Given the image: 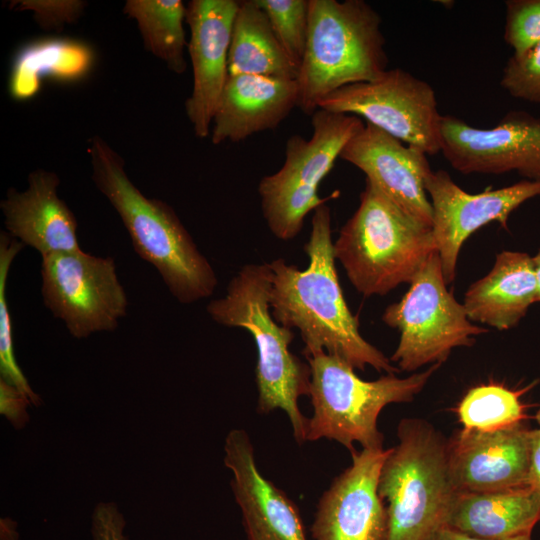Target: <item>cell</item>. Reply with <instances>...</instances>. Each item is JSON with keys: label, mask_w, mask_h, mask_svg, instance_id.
Returning <instances> with one entry per match:
<instances>
[{"label": "cell", "mask_w": 540, "mask_h": 540, "mask_svg": "<svg viewBox=\"0 0 540 540\" xmlns=\"http://www.w3.org/2000/svg\"><path fill=\"white\" fill-rule=\"evenodd\" d=\"M304 251L309 264L303 270L282 258L269 263V304L274 319L300 332L304 357L326 352L361 371L370 366L386 374L399 372L390 358L362 337L358 318L346 303L336 271L331 211L326 203L313 211Z\"/></svg>", "instance_id": "obj_1"}, {"label": "cell", "mask_w": 540, "mask_h": 540, "mask_svg": "<svg viewBox=\"0 0 540 540\" xmlns=\"http://www.w3.org/2000/svg\"><path fill=\"white\" fill-rule=\"evenodd\" d=\"M88 155L93 183L121 218L136 253L157 269L170 293L182 304L210 297L218 283L215 271L173 208L145 196L101 136L89 140Z\"/></svg>", "instance_id": "obj_2"}, {"label": "cell", "mask_w": 540, "mask_h": 540, "mask_svg": "<svg viewBox=\"0 0 540 540\" xmlns=\"http://www.w3.org/2000/svg\"><path fill=\"white\" fill-rule=\"evenodd\" d=\"M269 263L246 264L229 281L226 294L209 302L206 311L213 321L249 332L257 349L255 382L257 411L267 414L280 409L291 424L294 440L306 442L308 418L299 408L301 396H309L311 369L290 351L292 329L280 325L269 304Z\"/></svg>", "instance_id": "obj_3"}, {"label": "cell", "mask_w": 540, "mask_h": 540, "mask_svg": "<svg viewBox=\"0 0 540 540\" xmlns=\"http://www.w3.org/2000/svg\"><path fill=\"white\" fill-rule=\"evenodd\" d=\"M336 260L363 296H383L414 279L436 251L432 228L365 179L359 206L333 242Z\"/></svg>", "instance_id": "obj_4"}, {"label": "cell", "mask_w": 540, "mask_h": 540, "mask_svg": "<svg viewBox=\"0 0 540 540\" xmlns=\"http://www.w3.org/2000/svg\"><path fill=\"white\" fill-rule=\"evenodd\" d=\"M308 20L297 107L312 116L332 92L380 77L388 57L382 19L364 0H309Z\"/></svg>", "instance_id": "obj_5"}, {"label": "cell", "mask_w": 540, "mask_h": 540, "mask_svg": "<svg viewBox=\"0 0 540 540\" xmlns=\"http://www.w3.org/2000/svg\"><path fill=\"white\" fill-rule=\"evenodd\" d=\"M397 438L378 480L388 518L386 540H428L446 526L456 492L448 471V440L420 418L402 419Z\"/></svg>", "instance_id": "obj_6"}, {"label": "cell", "mask_w": 540, "mask_h": 540, "mask_svg": "<svg viewBox=\"0 0 540 540\" xmlns=\"http://www.w3.org/2000/svg\"><path fill=\"white\" fill-rule=\"evenodd\" d=\"M311 369L309 397L313 414L308 418L306 441L333 440L350 453L355 443L383 448L378 429L381 411L392 403L414 400L442 364L400 378L385 374L376 380L361 379L350 365L326 352L305 357Z\"/></svg>", "instance_id": "obj_7"}, {"label": "cell", "mask_w": 540, "mask_h": 540, "mask_svg": "<svg viewBox=\"0 0 540 540\" xmlns=\"http://www.w3.org/2000/svg\"><path fill=\"white\" fill-rule=\"evenodd\" d=\"M311 124V138L289 137L282 167L261 178L257 188L267 227L282 241L296 238L308 213L326 203L318 194L319 185L365 125L357 116L324 109L312 114Z\"/></svg>", "instance_id": "obj_8"}, {"label": "cell", "mask_w": 540, "mask_h": 540, "mask_svg": "<svg viewBox=\"0 0 540 540\" xmlns=\"http://www.w3.org/2000/svg\"><path fill=\"white\" fill-rule=\"evenodd\" d=\"M404 296L386 307L382 321L400 333L390 357L400 371L442 364L457 347L472 346L488 332L469 320L465 308L447 289L441 260L432 253Z\"/></svg>", "instance_id": "obj_9"}, {"label": "cell", "mask_w": 540, "mask_h": 540, "mask_svg": "<svg viewBox=\"0 0 540 540\" xmlns=\"http://www.w3.org/2000/svg\"><path fill=\"white\" fill-rule=\"evenodd\" d=\"M318 109L357 116L427 155L441 152V119L433 87L402 68L372 81L346 85Z\"/></svg>", "instance_id": "obj_10"}, {"label": "cell", "mask_w": 540, "mask_h": 540, "mask_svg": "<svg viewBox=\"0 0 540 540\" xmlns=\"http://www.w3.org/2000/svg\"><path fill=\"white\" fill-rule=\"evenodd\" d=\"M45 307L75 338L113 331L126 316L128 299L112 257L84 251L42 256Z\"/></svg>", "instance_id": "obj_11"}, {"label": "cell", "mask_w": 540, "mask_h": 540, "mask_svg": "<svg viewBox=\"0 0 540 540\" xmlns=\"http://www.w3.org/2000/svg\"><path fill=\"white\" fill-rule=\"evenodd\" d=\"M441 138V153L462 174L516 172L540 181V117L512 110L485 129L442 115Z\"/></svg>", "instance_id": "obj_12"}, {"label": "cell", "mask_w": 540, "mask_h": 540, "mask_svg": "<svg viewBox=\"0 0 540 540\" xmlns=\"http://www.w3.org/2000/svg\"><path fill=\"white\" fill-rule=\"evenodd\" d=\"M425 189L432 206V233L447 284L456 277L464 242L478 229L498 222L507 229L510 215L526 201L540 196V181L521 180L512 185L470 194L445 170L431 171Z\"/></svg>", "instance_id": "obj_13"}, {"label": "cell", "mask_w": 540, "mask_h": 540, "mask_svg": "<svg viewBox=\"0 0 540 540\" xmlns=\"http://www.w3.org/2000/svg\"><path fill=\"white\" fill-rule=\"evenodd\" d=\"M389 449L364 448L320 496L311 525L313 540H386L388 518L378 493Z\"/></svg>", "instance_id": "obj_14"}, {"label": "cell", "mask_w": 540, "mask_h": 540, "mask_svg": "<svg viewBox=\"0 0 540 540\" xmlns=\"http://www.w3.org/2000/svg\"><path fill=\"white\" fill-rule=\"evenodd\" d=\"M237 0H192L186 5L190 38L187 50L193 88L185 102L196 137L211 133L213 117L229 77L228 55Z\"/></svg>", "instance_id": "obj_15"}, {"label": "cell", "mask_w": 540, "mask_h": 540, "mask_svg": "<svg viewBox=\"0 0 540 540\" xmlns=\"http://www.w3.org/2000/svg\"><path fill=\"white\" fill-rule=\"evenodd\" d=\"M531 432L523 423L495 431H458L447 442L455 490L492 492L528 486Z\"/></svg>", "instance_id": "obj_16"}, {"label": "cell", "mask_w": 540, "mask_h": 540, "mask_svg": "<svg viewBox=\"0 0 540 540\" xmlns=\"http://www.w3.org/2000/svg\"><path fill=\"white\" fill-rule=\"evenodd\" d=\"M339 158L361 170L407 214L432 227V206L425 189L432 169L425 152L365 123Z\"/></svg>", "instance_id": "obj_17"}, {"label": "cell", "mask_w": 540, "mask_h": 540, "mask_svg": "<svg viewBox=\"0 0 540 540\" xmlns=\"http://www.w3.org/2000/svg\"><path fill=\"white\" fill-rule=\"evenodd\" d=\"M224 464L241 511L247 540H308L295 502L258 468L254 446L243 429L228 432Z\"/></svg>", "instance_id": "obj_18"}, {"label": "cell", "mask_w": 540, "mask_h": 540, "mask_svg": "<svg viewBox=\"0 0 540 540\" xmlns=\"http://www.w3.org/2000/svg\"><path fill=\"white\" fill-rule=\"evenodd\" d=\"M25 190L11 187L0 202L6 232L24 246L49 254L81 251L77 219L58 196V175L36 169L28 175Z\"/></svg>", "instance_id": "obj_19"}, {"label": "cell", "mask_w": 540, "mask_h": 540, "mask_svg": "<svg viewBox=\"0 0 540 540\" xmlns=\"http://www.w3.org/2000/svg\"><path fill=\"white\" fill-rule=\"evenodd\" d=\"M297 80L229 75L219 99L211 142H240L276 128L298 104Z\"/></svg>", "instance_id": "obj_20"}, {"label": "cell", "mask_w": 540, "mask_h": 540, "mask_svg": "<svg viewBox=\"0 0 540 540\" xmlns=\"http://www.w3.org/2000/svg\"><path fill=\"white\" fill-rule=\"evenodd\" d=\"M536 302L532 256L504 250L489 273L469 286L462 304L470 321L504 331L517 326Z\"/></svg>", "instance_id": "obj_21"}, {"label": "cell", "mask_w": 540, "mask_h": 540, "mask_svg": "<svg viewBox=\"0 0 540 540\" xmlns=\"http://www.w3.org/2000/svg\"><path fill=\"white\" fill-rule=\"evenodd\" d=\"M539 520L540 498L529 486L456 491L446 527L480 540H510L531 535Z\"/></svg>", "instance_id": "obj_22"}, {"label": "cell", "mask_w": 540, "mask_h": 540, "mask_svg": "<svg viewBox=\"0 0 540 540\" xmlns=\"http://www.w3.org/2000/svg\"><path fill=\"white\" fill-rule=\"evenodd\" d=\"M229 75L297 80L299 69L277 40L256 0L239 1L228 55Z\"/></svg>", "instance_id": "obj_23"}, {"label": "cell", "mask_w": 540, "mask_h": 540, "mask_svg": "<svg viewBox=\"0 0 540 540\" xmlns=\"http://www.w3.org/2000/svg\"><path fill=\"white\" fill-rule=\"evenodd\" d=\"M186 8L181 0H127L123 7L137 23L146 50L176 74L187 67Z\"/></svg>", "instance_id": "obj_24"}, {"label": "cell", "mask_w": 540, "mask_h": 540, "mask_svg": "<svg viewBox=\"0 0 540 540\" xmlns=\"http://www.w3.org/2000/svg\"><path fill=\"white\" fill-rule=\"evenodd\" d=\"M530 386L514 390L504 384L490 382L469 389L456 407L463 429L495 431L522 424L527 406L521 396Z\"/></svg>", "instance_id": "obj_25"}, {"label": "cell", "mask_w": 540, "mask_h": 540, "mask_svg": "<svg viewBox=\"0 0 540 540\" xmlns=\"http://www.w3.org/2000/svg\"><path fill=\"white\" fill-rule=\"evenodd\" d=\"M24 245L6 231L0 233V375L2 380L17 387L31 404L39 406L40 396L34 392L18 365L13 342V325L7 302V279L10 267Z\"/></svg>", "instance_id": "obj_26"}, {"label": "cell", "mask_w": 540, "mask_h": 540, "mask_svg": "<svg viewBox=\"0 0 540 540\" xmlns=\"http://www.w3.org/2000/svg\"><path fill=\"white\" fill-rule=\"evenodd\" d=\"M256 2L268 17L283 50L299 69L307 42L309 0H256Z\"/></svg>", "instance_id": "obj_27"}, {"label": "cell", "mask_w": 540, "mask_h": 540, "mask_svg": "<svg viewBox=\"0 0 540 540\" xmlns=\"http://www.w3.org/2000/svg\"><path fill=\"white\" fill-rule=\"evenodd\" d=\"M500 86L513 98L540 103V42L507 60Z\"/></svg>", "instance_id": "obj_28"}, {"label": "cell", "mask_w": 540, "mask_h": 540, "mask_svg": "<svg viewBox=\"0 0 540 540\" xmlns=\"http://www.w3.org/2000/svg\"><path fill=\"white\" fill-rule=\"evenodd\" d=\"M503 38L520 55L540 42V0H507Z\"/></svg>", "instance_id": "obj_29"}, {"label": "cell", "mask_w": 540, "mask_h": 540, "mask_svg": "<svg viewBox=\"0 0 540 540\" xmlns=\"http://www.w3.org/2000/svg\"><path fill=\"white\" fill-rule=\"evenodd\" d=\"M87 6L80 0H17L11 7L33 13L36 23L46 30H62L65 24L76 22Z\"/></svg>", "instance_id": "obj_30"}, {"label": "cell", "mask_w": 540, "mask_h": 540, "mask_svg": "<svg viewBox=\"0 0 540 540\" xmlns=\"http://www.w3.org/2000/svg\"><path fill=\"white\" fill-rule=\"evenodd\" d=\"M126 521L118 506L113 502L98 503L91 517L93 540H126Z\"/></svg>", "instance_id": "obj_31"}, {"label": "cell", "mask_w": 540, "mask_h": 540, "mask_svg": "<svg viewBox=\"0 0 540 540\" xmlns=\"http://www.w3.org/2000/svg\"><path fill=\"white\" fill-rule=\"evenodd\" d=\"M28 397L17 387L0 379V413L16 428H23L29 420Z\"/></svg>", "instance_id": "obj_32"}, {"label": "cell", "mask_w": 540, "mask_h": 540, "mask_svg": "<svg viewBox=\"0 0 540 540\" xmlns=\"http://www.w3.org/2000/svg\"><path fill=\"white\" fill-rule=\"evenodd\" d=\"M527 485L540 498V428L533 429L531 432V457Z\"/></svg>", "instance_id": "obj_33"}, {"label": "cell", "mask_w": 540, "mask_h": 540, "mask_svg": "<svg viewBox=\"0 0 540 540\" xmlns=\"http://www.w3.org/2000/svg\"><path fill=\"white\" fill-rule=\"evenodd\" d=\"M428 540H480L460 533L449 527H442L436 531ZM510 540H532L531 535H524Z\"/></svg>", "instance_id": "obj_34"}, {"label": "cell", "mask_w": 540, "mask_h": 540, "mask_svg": "<svg viewBox=\"0 0 540 540\" xmlns=\"http://www.w3.org/2000/svg\"><path fill=\"white\" fill-rule=\"evenodd\" d=\"M532 260L537 280L538 302H540V249L534 256H532Z\"/></svg>", "instance_id": "obj_35"}, {"label": "cell", "mask_w": 540, "mask_h": 540, "mask_svg": "<svg viewBox=\"0 0 540 540\" xmlns=\"http://www.w3.org/2000/svg\"><path fill=\"white\" fill-rule=\"evenodd\" d=\"M6 523H7L9 532L7 533L6 531L2 530L4 531V533L2 532V537H1L2 540H17L18 535L15 532V527H12L13 522L6 520Z\"/></svg>", "instance_id": "obj_36"}, {"label": "cell", "mask_w": 540, "mask_h": 540, "mask_svg": "<svg viewBox=\"0 0 540 540\" xmlns=\"http://www.w3.org/2000/svg\"><path fill=\"white\" fill-rule=\"evenodd\" d=\"M535 419H536L538 425L540 426V406H539V408H538V410L536 412Z\"/></svg>", "instance_id": "obj_37"}]
</instances>
